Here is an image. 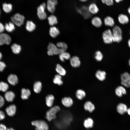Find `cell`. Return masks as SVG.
Instances as JSON below:
<instances>
[{
    "mask_svg": "<svg viewBox=\"0 0 130 130\" xmlns=\"http://www.w3.org/2000/svg\"><path fill=\"white\" fill-rule=\"evenodd\" d=\"M112 33L113 41L119 43L121 41L122 39V31L119 26H114L112 29Z\"/></svg>",
    "mask_w": 130,
    "mask_h": 130,
    "instance_id": "obj_1",
    "label": "cell"
},
{
    "mask_svg": "<svg viewBox=\"0 0 130 130\" xmlns=\"http://www.w3.org/2000/svg\"><path fill=\"white\" fill-rule=\"evenodd\" d=\"M60 110V107L58 106H55L52 107L46 112V118L49 121L56 119V114Z\"/></svg>",
    "mask_w": 130,
    "mask_h": 130,
    "instance_id": "obj_2",
    "label": "cell"
},
{
    "mask_svg": "<svg viewBox=\"0 0 130 130\" xmlns=\"http://www.w3.org/2000/svg\"><path fill=\"white\" fill-rule=\"evenodd\" d=\"M32 124L35 127L36 130H48V126L47 123L43 120H36L32 121Z\"/></svg>",
    "mask_w": 130,
    "mask_h": 130,
    "instance_id": "obj_3",
    "label": "cell"
},
{
    "mask_svg": "<svg viewBox=\"0 0 130 130\" xmlns=\"http://www.w3.org/2000/svg\"><path fill=\"white\" fill-rule=\"evenodd\" d=\"M47 54L50 56L59 54L62 50L53 43H50L47 46Z\"/></svg>",
    "mask_w": 130,
    "mask_h": 130,
    "instance_id": "obj_4",
    "label": "cell"
},
{
    "mask_svg": "<svg viewBox=\"0 0 130 130\" xmlns=\"http://www.w3.org/2000/svg\"><path fill=\"white\" fill-rule=\"evenodd\" d=\"M11 19L14 24L17 26H20L23 24L25 18L23 15L17 13L12 17Z\"/></svg>",
    "mask_w": 130,
    "mask_h": 130,
    "instance_id": "obj_5",
    "label": "cell"
},
{
    "mask_svg": "<svg viewBox=\"0 0 130 130\" xmlns=\"http://www.w3.org/2000/svg\"><path fill=\"white\" fill-rule=\"evenodd\" d=\"M102 37L104 42L106 44H110L113 42L112 32L110 29L104 31L102 33Z\"/></svg>",
    "mask_w": 130,
    "mask_h": 130,
    "instance_id": "obj_6",
    "label": "cell"
},
{
    "mask_svg": "<svg viewBox=\"0 0 130 130\" xmlns=\"http://www.w3.org/2000/svg\"><path fill=\"white\" fill-rule=\"evenodd\" d=\"M46 4L43 3L40 5L37 8V15L39 19L44 20L47 17V15L45 11L46 7Z\"/></svg>",
    "mask_w": 130,
    "mask_h": 130,
    "instance_id": "obj_7",
    "label": "cell"
},
{
    "mask_svg": "<svg viewBox=\"0 0 130 130\" xmlns=\"http://www.w3.org/2000/svg\"><path fill=\"white\" fill-rule=\"evenodd\" d=\"M11 41V37L8 34L5 33H0V46L9 45Z\"/></svg>",
    "mask_w": 130,
    "mask_h": 130,
    "instance_id": "obj_8",
    "label": "cell"
},
{
    "mask_svg": "<svg viewBox=\"0 0 130 130\" xmlns=\"http://www.w3.org/2000/svg\"><path fill=\"white\" fill-rule=\"evenodd\" d=\"M122 84L127 88L130 87V75L128 72H124L121 76Z\"/></svg>",
    "mask_w": 130,
    "mask_h": 130,
    "instance_id": "obj_9",
    "label": "cell"
},
{
    "mask_svg": "<svg viewBox=\"0 0 130 130\" xmlns=\"http://www.w3.org/2000/svg\"><path fill=\"white\" fill-rule=\"evenodd\" d=\"M57 0H47V8L48 10L52 13H53L55 9V6L57 5Z\"/></svg>",
    "mask_w": 130,
    "mask_h": 130,
    "instance_id": "obj_10",
    "label": "cell"
},
{
    "mask_svg": "<svg viewBox=\"0 0 130 130\" xmlns=\"http://www.w3.org/2000/svg\"><path fill=\"white\" fill-rule=\"evenodd\" d=\"M70 63L71 65L74 68L79 67L81 64V62L79 58L77 56H74L70 59Z\"/></svg>",
    "mask_w": 130,
    "mask_h": 130,
    "instance_id": "obj_11",
    "label": "cell"
},
{
    "mask_svg": "<svg viewBox=\"0 0 130 130\" xmlns=\"http://www.w3.org/2000/svg\"><path fill=\"white\" fill-rule=\"evenodd\" d=\"M8 83L12 85H15L17 84L18 82V79L17 76L15 74H10L7 78Z\"/></svg>",
    "mask_w": 130,
    "mask_h": 130,
    "instance_id": "obj_12",
    "label": "cell"
},
{
    "mask_svg": "<svg viewBox=\"0 0 130 130\" xmlns=\"http://www.w3.org/2000/svg\"><path fill=\"white\" fill-rule=\"evenodd\" d=\"M61 102L65 107H69L72 105L73 101L72 99L70 97H65L62 99Z\"/></svg>",
    "mask_w": 130,
    "mask_h": 130,
    "instance_id": "obj_13",
    "label": "cell"
},
{
    "mask_svg": "<svg viewBox=\"0 0 130 130\" xmlns=\"http://www.w3.org/2000/svg\"><path fill=\"white\" fill-rule=\"evenodd\" d=\"M84 107L85 110L90 113L92 112L95 109L94 105L90 101L86 102L84 104Z\"/></svg>",
    "mask_w": 130,
    "mask_h": 130,
    "instance_id": "obj_14",
    "label": "cell"
},
{
    "mask_svg": "<svg viewBox=\"0 0 130 130\" xmlns=\"http://www.w3.org/2000/svg\"><path fill=\"white\" fill-rule=\"evenodd\" d=\"M128 108L126 105L123 103H119L117 105V110L118 112L121 115L127 112Z\"/></svg>",
    "mask_w": 130,
    "mask_h": 130,
    "instance_id": "obj_15",
    "label": "cell"
},
{
    "mask_svg": "<svg viewBox=\"0 0 130 130\" xmlns=\"http://www.w3.org/2000/svg\"><path fill=\"white\" fill-rule=\"evenodd\" d=\"M106 75V73L104 71L100 70L97 71L95 73V76L96 78L101 81H103L105 79Z\"/></svg>",
    "mask_w": 130,
    "mask_h": 130,
    "instance_id": "obj_16",
    "label": "cell"
},
{
    "mask_svg": "<svg viewBox=\"0 0 130 130\" xmlns=\"http://www.w3.org/2000/svg\"><path fill=\"white\" fill-rule=\"evenodd\" d=\"M16 109L15 105L11 104L6 108V111L8 115L10 116H12L15 114Z\"/></svg>",
    "mask_w": 130,
    "mask_h": 130,
    "instance_id": "obj_17",
    "label": "cell"
},
{
    "mask_svg": "<svg viewBox=\"0 0 130 130\" xmlns=\"http://www.w3.org/2000/svg\"><path fill=\"white\" fill-rule=\"evenodd\" d=\"M88 10L90 13L92 14L97 13L99 11V9L97 4L95 3L90 4L89 5Z\"/></svg>",
    "mask_w": 130,
    "mask_h": 130,
    "instance_id": "obj_18",
    "label": "cell"
},
{
    "mask_svg": "<svg viewBox=\"0 0 130 130\" xmlns=\"http://www.w3.org/2000/svg\"><path fill=\"white\" fill-rule=\"evenodd\" d=\"M15 97L14 93L11 91H7L4 94L5 99L8 102H12L13 101Z\"/></svg>",
    "mask_w": 130,
    "mask_h": 130,
    "instance_id": "obj_19",
    "label": "cell"
},
{
    "mask_svg": "<svg viewBox=\"0 0 130 130\" xmlns=\"http://www.w3.org/2000/svg\"><path fill=\"white\" fill-rule=\"evenodd\" d=\"M49 33L50 36L54 38L57 37L60 34L58 29L56 27L52 26L50 28Z\"/></svg>",
    "mask_w": 130,
    "mask_h": 130,
    "instance_id": "obj_20",
    "label": "cell"
},
{
    "mask_svg": "<svg viewBox=\"0 0 130 130\" xmlns=\"http://www.w3.org/2000/svg\"><path fill=\"white\" fill-rule=\"evenodd\" d=\"M92 24L97 27H99L102 25V23L101 18L98 16H95L91 20Z\"/></svg>",
    "mask_w": 130,
    "mask_h": 130,
    "instance_id": "obj_21",
    "label": "cell"
},
{
    "mask_svg": "<svg viewBox=\"0 0 130 130\" xmlns=\"http://www.w3.org/2000/svg\"><path fill=\"white\" fill-rule=\"evenodd\" d=\"M115 93L116 95L119 97H122L123 95L126 93L125 89L122 86H119L115 90Z\"/></svg>",
    "mask_w": 130,
    "mask_h": 130,
    "instance_id": "obj_22",
    "label": "cell"
},
{
    "mask_svg": "<svg viewBox=\"0 0 130 130\" xmlns=\"http://www.w3.org/2000/svg\"><path fill=\"white\" fill-rule=\"evenodd\" d=\"M94 121L91 117H88L85 119L83 124L84 127L86 129H88L92 128L93 126Z\"/></svg>",
    "mask_w": 130,
    "mask_h": 130,
    "instance_id": "obj_23",
    "label": "cell"
},
{
    "mask_svg": "<svg viewBox=\"0 0 130 130\" xmlns=\"http://www.w3.org/2000/svg\"><path fill=\"white\" fill-rule=\"evenodd\" d=\"M118 19L119 22L122 24L127 23L129 21V19L127 16L123 14H119L118 17Z\"/></svg>",
    "mask_w": 130,
    "mask_h": 130,
    "instance_id": "obj_24",
    "label": "cell"
},
{
    "mask_svg": "<svg viewBox=\"0 0 130 130\" xmlns=\"http://www.w3.org/2000/svg\"><path fill=\"white\" fill-rule=\"evenodd\" d=\"M26 28L27 31L32 32L35 30L36 28V25L32 21L28 20L26 22Z\"/></svg>",
    "mask_w": 130,
    "mask_h": 130,
    "instance_id": "obj_25",
    "label": "cell"
},
{
    "mask_svg": "<svg viewBox=\"0 0 130 130\" xmlns=\"http://www.w3.org/2000/svg\"><path fill=\"white\" fill-rule=\"evenodd\" d=\"M31 94V91L29 89L25 88L22 89L21 97L22 99L23 100L28 99Z\"/></svg>",
    "mask_w": 130,
    "mask_h": 130,
    "instance_id": "obj_26",
    "label": "cell"
},
{
    "mask_svg": "<svg viewBox=\"0 0 130 130\" xmlns=\"http://www.w3.org/2000/svg\"><path fill=\"white\" fill-rule=\"evenodd\" d=\"M104 21L105 25L106 26L112 27L115 24L114 19L109 16L106 17L104 19Z\"/></svg>",
    "mask_w": 130,
    "mask_h": 130,
    "instance_id": "obj_27",
    "label": "cell"
},
{
    "mask_svg": "<svg viewBox=\"0 0 130 130\" xmlns=\"http://www.w3.org/2000/svg\"><path fill=\"white\" fill-rule=\"evenodd\" d=\"M54 99V97L52 95L49 94L46 96V103L47 106L51 107L53 105Z\"/></svg>",
    "mask_w": 130,
    "mask_h": 130,
    "instance_id": "obj_28",
    "label": "cell"
},
{
    "mask_svg": "<svg viewBox=\"0 0 130 130\" xmlns=\"http://www.w3.org/2000/svg\"><path fill=\"white\" fill-rule=\"evenodd\" d=\"M75 95L76 98L79 100L83 99L85 97L86 93L85 92L81 89H78L76 91Z\"/></svg>",
    "mask_w": 130,
    "mask_h": 130,
    "instance_id": "obj_29",
    "label": "cell"
},
{
    "mask_svg": "<svg viewBox=\"0 0 130 130\" xmlns=\"http://www.w3.org/2000/svg\"><path fill=\"white\" fill-rule=\"evenodd\" d=\"M59 55V58L60 60L64 62L65 60H68L71 58V55L69 53L66 51L62 52Z\"/></svg>",
    "mask_w": 130,
    "mask_h": 130,
    "instance_id": "obj_30",
    "label": "cell"
},
{
    "mask_svg": "<svg viewBox=\"0 0 130 130\" xmlns=\"http://www.w3.org/2000/svg\"><path fill=\"white\" fill-rule=\"evenodd\" d=\"M11 48L13 52L16 54L19 53L21 50V46L16 43L13 44L11 46Z\"/></svg>",
    "mask_w": 130,
    "mask_h": 130,
    "instance_id": "obj_31",
    "label": "cell"
},
{
    "mask_svg": "<svg viewBox=\"0 0 130 130\" xmlns=\"http://www.w3.org/2000/svg\"><path fill=\"white\" fill-rule=\"evenodd\" d=\"M4 27L5 29L9 32H12L15 28L14 24L12 22H10L8 23H6Z\"/></svg>",
    "mask_w": 130,
    "mask_h": 130,
    "instance_id": "obj_32",
    "label": "cell"
},
{
    "mask_svg": "<svg viewBox=\"0 0 130 130\" xmlns=\"http://www.w3.org/2000/svg\"><path fill=\"white\" fill-rule=\"evenodd\" d=\"M48 20L49 25L52 26L58 23L57 17L53 15L50 16L48 17Z\"/></svg>",
    "mask_w": 130,
    "mask_h": 130,
    "instance_id": "obj_33",
    "label": "cell"
},
{
    "mask_svg": "<svg viewBox=\"0 0 130 130\" xmlns=\"http://www.w3.org/2000/svg\"><path fill=\"white\" fill-rule=\"evenodd\" d=\"M2 6L4 11L6 13H10L12 10L13 6L12 4L10 3H4L2 5Z\"/></svg>",
    "mask_w": 130,
    "mask_h": 130,
    "instance_id": "obj_34",
    "label": "cell"
},
{
    "mask_svg": "<svg viewBox=\"0 0 130 130\" xmlns=\"http://www.w3.org/2000/svg\"><path fill=\"white\" fill-rule=\"evenodd\" d=\"M42 88V84L40 81L36 82L33 85V90L35 92L38 93L41 91Z\"/></svg>",
    "mask_w": 130,
    "mask_h": 130,
    "instance_id": "obj_35",
    "label": "cell"
},
{
    "mask_svg": "<svg viewBox=\"0 0 130 130\" xmlns=\"http://www.w3.org/2000/svg\"><path fill=\"white\" fill-rule=\"evenodd\" d=\"M56 70L58 74L61 76H64L66 74L65 70L59 64H58L57 65Z\"/></svg>",
    "mask_w": 130,
    "mask_h": 130,
    "instance_id": "obj_36",
    "label": "cell"
},
{
    "mask_svg": "<svg viewBox=\"0 0 130 130\" xmlns=\"http://www.w3.org/2000/svg\"><path fill=\"white\" fill-rule=\"evenodd\" d=\"M61 76L58 74L55 75L53 80V82L54 83L59 85H62L63 82L61 79Z\"/></svg>",
    "mask_w": 130,
    "mask_h": 130,
    "instance_id": "obj_37",
    "label": "cell"
},
{
    "mask_svg": "<svg viewBox=\"0 0 130 130\" xmlns=\"http://www.w3.org/2000/svg\"><path fill=\"white\" fill-rule=\"evenodd\" d=\"M56 46L60 49L62 52L66 51L68 48V46L67 44L65 43L62 42L57 43L56 44Z\"/></svg>",
    "mask_w": 130,
    "mask_h": 130,
    "instance_id": "obj_38",
    "label": "cell"
},
{
    "mask_svg": "<svg viewBox=\"0 0 130 130\" xmlns=\"http://www.w3.org/2000/svg\"><path fill=\"white\" fill-rule=\"evenodd\" d=\"M9 86L6 83L3 81H0V91L6 92Z\"/></svg>",
    "mask_w": 130,
    "mask_h": 130,
    "instance_id": "obj_39",
    "label": "cell"
},
{
    "mask_svg": "<svg viewBox=\"0 0 130 130\" xmlns=\"http://www.w3.org/2000/svg\"><path fill=\"white\" fill-rule=\"evenodd\" d=\"M103 55L100 51H98L95 52L94 54V58L98 61H100L103 59Z\"/></svg>",
    "mask_w": 130,
    "mask_h": 130,
    "instance_id": "obj_40",
    "label": "cell"
},
{
    "mask_svg": "<svg viewBox=\"0 0 130 130\" xmlns=\"http://www.w3.org/2000/svg\"><path fill=\"white\" fill-rule=\"evenodd\" d=\"M103 4H105L108 6H112L114 3V0H101Z\"/></svg>",
    "mask_w": 130,
    "mask_h": 130,
    "instance_id": "obj_41",
    "label": "cell"
},
{
    "mask_svg": "<svg viewBox=\"0 0 130 130\" xmlns=\"http://www.w3.org/2000/svg\"><path fill=\"white\" fill-rule=\"evenodd\" d=\"M6 67V65L5 63L0 61V72H2Z\"/></svg>",
    "mask_w": 130,
    "mask_h": 130,
    "instance_id": "obj_42",
    "label": "cell"
},
{
    "mask_svg": "<svg viewBox=\"0 0 130 130\" xmlns=\"http://www.w3.org/2000/svg\"><path fill=\"white\" fill-rule=\"evenodd\" d=\"M4 103V99L2 96L0 95V108L3 106Z\"/></svg>",
    "mask_w": 130,
    "mask_h": 130,
    "instance_id": "obj_43",
    "label": "cell"
},
{
    "mask_svg": "<svg viewBox=\"0 0 130 130\" xmlns=\"http://www.w3.org/2000/svg\"><path fill=\"white\" fill-rule=\"evenodd\" d=\"M5 117V114L2 111L0 110V121L3 119Z\"/></svg>",
    "mask_w": 130,
    "mask_h": 130,
    "instance_id": "obj_44",
    "label": "cell"
},
{
    "mask_svg": "<svg viewBox=\"0 0 130 130\" xmlns=\"http://www.w3.org/2000/svg\"><path fill=\"white\" fill-rule=\"evenodd\" d=\"M5 29L4 26L0 22V33H3Z\"/></svg>",
    "mask_w": 130,
    "mask_h": 130,
    "instance_id": "obj_45",
    "label": "cell"
},
{
    "mask_svg": "<svg viewBox=\"0 0 130 130\" xmlns=\"http://www.w3.org/2000/svg\"><path fill=\"white\" fill-rule=\"evenodd\" d=\"M6 126L3 124H0V130H7Z\"/></svg>",
    "mask_w": 130,
    "mask_h": 130,
    "instance_id": "obj_46",
    "label": "cell"
},
{
    "mask_svg": "<svg viewBox=\"0 0 130 130\" xmlns=\"http://www.w3.org/2000/svg\"><path fill=\"white\" fill-rule=\"evenodd\" d=\"M117 3H119L120 2L124 1V0H114Z\"/></svg>",
    "mask_w": 130,
    "mask_h": 130,
    "instance_id": "obj_47",
    "label": "cell"
},
{
    "mask_svg": "<svg viewBox=\"0 0 130 130\" xmlns=\"http://www.w3.org/2000/svg\"><path fill=\"white\" fill-rule=\"evenodd\" d=\"M127 112L128 115L130 116V108L128 109Z\"/></svg>",
    "mask_w": 130,
    "mask_h": 130,
    "instance_id": "obj_48",
    "label": "cell"
},
{
    "mask_svg": "<svg viewBox=\"0 0 130 130\" xmlns=\"http://www.w3.org/2000/svg\"><path fill=\"white\" fill-rule=\"evenodd\" d=\"M127 11L128 13L130 15V6L128 7L127 9Z\"/></svg>",
    "mask_w": 130,
    "mask_h": 130,
    "instance_id": "obj_49",
    "label": "cell"
},
{
    "mask_svg": "<svg viewBox=\"0 0 130 130\" xmlns=\"http://www.w3.org/2000/svg\"><path fill=\"white\" fill-rule=\"evenodd\" d=\"M80 1L82 2H84L87 1L88 0H79Z\"/></svg>",
    "mask_w": 130,
    "mask_h": 130,
    "instance_id": "obj_50",
    "label": "cell"
},
{
    "mask_svg": "<svg viewBox=\"0 0 130 130\" xmlns=\"http://www.w3.org/2000/svg\"><path fill=\"white\" fill-rule=\"evenodd\" d=\"M128 44L129 47L130 48V39H129L128 41Z\"/></svg>",
    "mask_w": 130,
    "mask_h": 130,
    "instance_id": "obj_51",
    "label": "cell"
},
{
    "mask_svg": "<svg viewBox=\"0 0 130 130\" xmlns=\"http://www.w3.org/2000/svg\"><path fill=\"white\" fill-rule=\"evenodd\" d=\"M2 57V55L1 53L0 52V61Z\"/></svg>",
    "mask_w": 130,
    "mask_h": 130,
    "instance_id": "obj_52",
    "label": "cell"
},
{
    "mask_svg": "<svg viewBox=\"0 0 130 130\" xmlns=\"http://www.w3.org/2000/svg\"><path fill=\"white\" fill-rule=\"evenodd\" d=\"M7 130H15L12 128L7 129Z\"/></svg>",
    "mask_w": 130,
    "mask_h": 130,
    "instance_id": "obj_53",
    "label": "cell"
},
{
    "mask_svg": "<svg viewBox=\"0 0 130 130\" xmlns=\"http://www.w3.org/2000/svg\"><path fill=\"white\" fill-rule=\"evenodd\" d=\"M129 65L130 66V59L129 60Z\"/></svg>",
    "mask_w": 130,
    "mask_h": 130,
    "instance_id": "obj_54",
    "label": "cell"
},
{
    "mask_svg": "<svg viewBox=\"0 0 130 130\" xmlns=\"http://www.w3.org/2000/svg\"><path fill=\"white\" fill-rule=\"evenodd\" d=\"M0 13H1V12H0Z\"/></svg>",
    "mask_w": 130,
    "mask_h": 130,
    "instance_id": "obj_55",
    "label": "cell"
}]
</instances>
